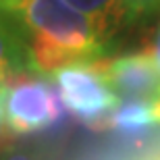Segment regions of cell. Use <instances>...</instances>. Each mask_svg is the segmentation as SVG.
<instances>
[{
	"label": "cell",
	"mask_w": 160,
	"mask_h": 160,
	"mask_svg": "<svg viewBox=\"0 0 160 160\" xmlns=\"http://www.w3.org/2000/svg\"><path fill=\"white\" fill-rule=\"evenodd\" d=\"M156 108H158V123H160V98H158V102H156Z\"/></svg>",
	"instance_id": "7c38bea8"
},
{
	"label": "cell",
	"mask_w": 160,
	"mask_h": 160,
	"mask_svg": "<svg viewBox=\"0 0 160 160\" xmlns=\"http://www.w3.org/2000/svg\"><path fill=\"white\" fill-rule=\"evenodd\" d=\"M0 21H2V15H0Z\"/></svg>",
	"instance_id": "5bb4252c"
},
{
	"label": "cell",
	"mask_w": 160,
	"mask_h": 160,
	"mask_svg": "<svg viewBox=\"0 0 160 160\" xmlns=\"http://www.w3.org/2000/svg\"><path fill=\"white\" fill-rule=\"evenodd\" d=\"M158 102V100H156ZM156 102L148 100H121L108 119V129H117L123 133H137L150 125L158 123Z\"/></svg>",
	"instance_id": "52a82bcc"
},
{
	"label": "cell",
	"mask_w": 160,
	"mask_h": 160,
	"mask_svg": "<svg viewBox=\"0 0 160 160\" xmlns=\"http://www.w3.org/2000/svg\"><path fill=\"white\" fill-rule=\"evenodd\" d=\"M131 25L137 21H146L160 11V0H125Z\"/></svg>",
	"instance_id": "ba28073f"
},
{
	"label": "cell",
	"mask_w": 160,
	"mask_h": 160,
	"mask_svg": "<svg viewBox=\"0 0 160 160\" xmlns=\"http://www.w3.org/2000/svg\"><path fill=\"white\" fill-rule=\"evenodd\" d=\"M52 79L69 112L92 129H108V119L121 100L98 71L96 60L62 67Z\"/></svg>",
	"instance_id": "3957f363"
},
{
	"label": "cell",
	"mask_w": 160,
	"mask_h": 160,
	"mask_svg": "<svg viewBox=\"0 0 160 160\" xmlns=\"http://www.w3.org/2000/svg\"><path fill=\"white\" fill-rule=\"evenodd\" d=\"M65 2L81 15H85L94 23L102 40L108 44L121 29L131 25L125 0H65Z\"/></svg>",
	"instance_id": "5b68a950"
},
{
	"label": "cell",
	"mask_w": 160,
	"mask_h": 160,
	"mask_svg": "<svg viewBox=\"0 0 160 160\" xmlns=\"http://www.w3.org/2000/svg\"><path fill=\"white\" fill-rule=\"evenodd\" d=\"M0 83H2V81H0ZM0 131H4V129H2V98H0Z\"/></svg>",
	"instance_id": "8fae6325"
},
{
	"label": "cell",
	"mask_w": 160,
	"mask_h": 160,
	"mask_svg": "<svg viewBox=\"0 0 160 160\" xmlns=\"http://www.w3.org/2000/svg\"><path fill=\"white\" fill-rule=\"evenodd\" d=\"M0 15L21 36L33 73L44 77L75 62L104 58L110 46L65 0H0Z\"/></svg>",
	"instance_id": "6da1fadb"
},
{
	"label": "cell",
	"mask_w": 160,
	"mask_h": 160,
	"mask_svg": "<svg viewBox=\"0 0 160 160\" xmlns=\"http://www.w3.org/2000/svg\"><path fill=\"white\" fill-rule=\"evenodd\" d=\"M148 52H150V56H152L156 69H158V73H160V21H158V27H156L154 40H152V44H150Z\"/></svg>",
	"instance_id": "30bf717a"
},
{
	"label": "cell",
	"mask_w": 160,
	"mask_h": 160,
	"mask_svg": "<svg viewBox=\"0 0 160 160\" xmlns=\"http://www.w3.org/2000/svg\"><path fill=\"white\" fill-rule=\"evenodd\" d=\"M2 129L12 135H27L52 127L65 106L52 83L38 73H17L2 79Z\"/></svg>",
	"instance_id": "7a4b0ae2"
},
{
	"label": "cell",
	"mask_w": 160,
	"mask_h": 160,
	"mask_svg": "<svg viewBox=\"0 0 160 160\" xmlns=\"http://www.w3.org/2000/svg\"><path fill=\"white\" fill-rule=\"evenodd\" d=\"M17 73H33L21 36L4 17L0 21V81Z\"/></svg>",
	"instance_id": "8992f818"
},
{
	"label": "cell",
	"mask_w": 160,
	"mask_h": 160,
	"mask_svg": "<svg viewBox=\"0 0 160 160\" xmlns=\"http://www.w3.org/2000/svg\"><path fill=\"white\" fill-rule=\"evenodd\" d=\"M98 71L119 100H148L160 98V73L150 52L123 54L117 58L96 60Z\"/></svg>",
	"instance_id": "277c9868"
},
{
	"label": "cell",
	"mask_w": 160,
	"mask_h": 160,
	"mask_svg": "<svg viewBox=\"0 0 160 160\" xmlns=\"http://www.w3.org/2000/svg\"><path fill=\"white\" fill-rule=\"evenodd\" d=\"M0 160H46V158H44V154L36 148L12 146V148H4L0 152Z\"/></svg>",
	"instance_id": "9c48e42d"
},
{
	"label": "cell",
	"mask_w": 160,
	"mask_h": 160,
	"mask_svg": "<svg viewBox=\"0 0 160 160\" xmlns=\"http://www.w3.org/2000/svg\"><path fill=\"white\" fill-rule=\"evenodd\" d=\"M0 133H2V131H0ZM2 150L4 148H2V137H0V152H2Z\"/></svg>",
	"instance_id": "4fadbf2b"
}]
</instances>
